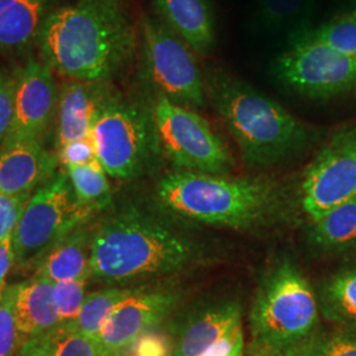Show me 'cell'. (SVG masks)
Instances as JSON below:
<instances>
[{
  "mask_svg": "<svg viewBox=\"0 0 356 356\" xmlns=\"http://www.w3.org/2000/svg\"><path fill=\"white\" fill-rule=\"evenodd\" d=\"M36 42L41 61L76 81L111 82L139 51L123 0H76L54 8Z\"/></svg>",
  "mask_w": 356,
  "mask_h": 356,
  "instance_id": "6da1fadb",
  "label": "cell"
},
{
  "mask_svg": "<svg viewBox=\"0 0 356 356\" xmlns=\"http://www.w3.org/2000/svg\"><path fill=\"white\" fill-rule=\"evenodd\" d=\"M201 256L198 243L160 216L127 207L91 229V279L126 284L182 270Z\"/></svg>",
  "mask_w": 356,
  "mask_h": 356,
  "instance_id": "7a4b0ae2",
  "label": "cell"
},
{
  "mask_svg": "<svg viewBox=\"0 0 356 356\" xmlns=\"http://www.w3.org/2000/svg\"><path fill=\"white\" fill-rule=\"evenodd\" d=\"M204 89L207 99L236 141L245 165H277L310 144V128L280 103L223 69L206 70Z\"/></svg>",
  "mask_w": 356,
  "mask_h": 356,
  "instance_id": "3957f363",
  "label": "cell"
},
{
  "mask_svg": "<svg viewBox=\"0 0 356 356\" xmlns=\"http://www.w3.org/2000/svg\"><path fill=\"white\" fill-rule=\"evenodd\" d=\"M157 198L169 211L210 226L256 229L286 213V193L264 178H229L176 170L160 179Z\"/></svg>",
  "mask_w": 356,
  "mask_h": 356,
  "instance_id": "277c9868",
  "label": "cell"
},
{
  "mask_svg": "<svg viewBox=\"0 0 356 356\" xmlns=\"http://www.w3.org/2000/svg\"><path fill=\"white\" fill-rule=\"evenodd\" d=\"M319 304L304 273L284 259L264 275L250 313L247 356H302L317 337Z\"/></svg>",
  "mask_w": 356,
  "mask_h": 356,
  "instance_id": "5b68a950",
  "label": "cell"
},
{
  "mask_svg": "<svg viewBox=\"0 0 356 356\" xmlns=\"http://www.w3.org/2000/svg\"><path fill=\"white\" fill-rule=\"evenodd\" d=\"M140 78L153 94L191 110L207 102L197 53L160 17L144 16L140 28Z\"/></svg>",
  "mask_w": 356,
  "mask_h": 356,
  "instance_id": "8992f818",
  "label": "cell"
},
{
  "mask_svg": "<svg viewBox=\"0 0 356 356\" xmlns=\"http://www.w3.org/2000/svg\"><path fill=\"white\" fill-rule=\"evenodd\" d=\"M91 216L78 204L66 172H58L31 195L13 231L16 269L35 272L56 244Z\"/></svg>",
  "mask_w": 356,
  "mask_h": 356,
  "instance_id": "52a82bcc",
  "label": "cell"
},
{
  "mask_svg": "<svg viewBox=\"0 0 356 356\" xmlns=\"http://www.w3.org/2000/svg\"><path fill=\"white\" fill-rule=\"evenodd\" d=\"M91 138L97 157L110 177L141 176L159 151L151 110L122 98L116 91L94 120Z\"/></svg>",
  "mask_w": 356,
  "mask_h": 356,
  "instance_id": "ba28073f",
  "label": "cell"
},
{
  "mask_svg": "<svg viewBox=\"0 0 356 356\" xmlns=\"http://www.w3.org/2000/svg\"><path fill=\"white\" fill-rule=\"evenodd\" d=\"M149 110L159 151L177 170L229 173L234 165L229 148L201 115L163 97L153 98Z\"/></svg>",
  "mask_w": 356,
  "mask_h": 356,
  "instance_id": "9c48e42d",
  "label": "cell"
},
{
  "mask_svg": "<svg viewBox=\"0 0 356 356\" xmlns=\"http://www.w3.org/2000/svg\"><path fill=\"white\" fill-rule=\"evenodd\" d=\"M282 86L312 99H327L356 90V58L297 33L273 64Z\"/></svg>",
  "mask_w": 356,
  "mask_h": 356,
  "instance_id": "30bf717a",
  "label": "cell"
},
{
  "mask_svg": "<svg viewBox=\"0 0 356 356\" xmlns=\"http://www.w3.org/2000/svg\"><path fill=\"white\" fill-rule=\"evenodd\" d=\"M355 195L356 124L338 131L307 166L301 204L314 222Z\"/></svg>",
  "mask_w": 356,
  "mask_h": 356,
  "instance_id": "8fae6325",
  "label": "cell"
},
{
  "mask_svg": "<svg viewBox=\"0 0 356 356\" xmlns=\"http://www.w3.org/2000/svg\"><path fill=\"white\" fill-rule=\"evenodd\" d=\"M58 89L51 66L33 56L16 69L15 113L4 147L26 140H40L56 118Z\"/></svg>",
  "mask_w": 356,
  "mask_h": 356,
  "instance_id": "7c38bea8",
  "label": "cell"
},
{
  "mask_svg": "<svg viewBox=\"0 0 356 356\" xmlns=\"http://www.w3.org/2000/svg\"><path fill=\"white\" fill-rule=\"evenodd\" d=\"M181 294L175 289L141 288L110 316L94 338L102 356H123L145 332L152 330L176 307Z\"/></svg>",
  "mask_w": 356,
  "mask_h": 356,
  "instance_id": "4fadbf2b",
  "label": "cell"
},
{
  "mask_svg": "<svg viewBox=\"0 0 356 356\" xmlns=\"http://www.w3.org/2000/svg\"><path fill=\"white\" fill-rule=\"evenodd\" d=\"M111 82L69 79L58 90L56 151L72 141L91 136L98 111L114 94Z\"/></svg>",
  "mask_w": 356,
  "mask_h": 356,
  "instance_id": "5bb4252c",
  "label": "cell"
},
{
  "mask_svg": "<svg viewBox=\"0 0 356 356\" xmlns=\"http://www.w3.org/2000/svg\"><path fill=\"white\" fill-rule=\"evenodd\" d=\"M58 159L40 140L16 143L0 149V193L33 194L57 175Z\"/></svg>",
  "mask_w": 356,
  "mask_h": 356,
  "instance_id": "9a60e30c",
  "label": "cell"
},
{
  "mask_svg": "<svg viewBox=\"0 0 356 356\" xmlns=\"http://www.w3.org/2000/svg\"><path fill=\"white\" fill-rule=\"evenodd\" d=\"M15 322L22 343L60 327L54 282L33 276L16 284Z\"/></svg>",
  "mask_w": 356,
  "mask_h": 356,
  "instance_id": "2e32d148",
  "label": "cell"
},
{
  "mask_svg": "<svg viewBox=\"0 0 356 356\" xmlns=\"http://www.w3.org/2000/svg\"><path fill=\"white\" fill-rule=\"evenodd\" d=\"M242 326V306L235 301L204 309L179 329L172 356H202L223 335Z\"/></svg>",
  "mask_w": 356,
  "mask_h": 356,
  "instance_id": "e0dca14e",
  "label": "cell"
},
{
  "mask_svg": "<svg viewBox=\"0 0 356 356\" xmlns=\"http://www.w3.org/2000/svg\"><path fill=\"white\" fill-rule=\"evenodd\" d=\"M160 19L197 54L213 49L216 19L207 0H154Z\"/></svg>",
  "mask_w": 356,
  "mask_h": 356,
  "instance_id": "ac0fdd59",
  "label": "cell"
},
{
  "mask_svg": "<svg viewBox=\"0 0 356 356\" xmlns=\"http://www.w3.org/2000/svg\"><path fill=\"white\" fill-rule=\"evenodd\" d=\"M57 0H0V53L22 51L38 41Z\"/></svg>",
  "mask_w": 356,
  "mask_h": 356,
  "instance_id": "d6986e66",
  "label": "cell"
},
{
  "mask_svg": "<svg viewBox=\"0 0 356 356\" xmlns=\"http://www.w3.org/2000/svg\"><path fill=\"white\" fill-rule=\"evenodd\" d=\"M91 226L88 223L73 229L41 260L35 276L51 282L70 280H90V245Z\"/></svg>",
  "mask_w": 356,
  "mask_h": 356,
  "instance_id": "ffe728a7",
  "label": "cell"
},
{
  "mask_svg": "<svg viewBox=\"0 0 356 356\" xmlns=\"http://www.w3.org/2000/svg\"><path fill=\"white\" fill-rule=\"evenodd\" d=\"M312 243L321 251L338 254L356 247V195L313 222Z\"/></svg>",
  "mask_w": 356,
  "mask_h": 356,
  "instance_id": "44dd1931",
  "label": "cell"
},
{
  "mask_svg": "<svg viewBox=\"0 0 356 356\" xmlns=\"http://www.w3.org/2000/svg\"><path fill=\"white\" fill-rule=\"evenodd\" d=\"M141 288L113 286L97 292L88 293L83 305L76 318L60 329L83 334L90 338H95L103 327L104 322L122 305L127 298L139 292Z\"/></svg>",
  "mask_w": 356,
  "mask_h": 356,
  "instance_id": "7402d4cb",
  "label": "cell"
},
{
  "mask_svg": "<svg viewBox=\"0 0 356 356\" xmlns=\"http://www.w3.org/2000/svg\"><path fill=\"white\" fill-rule=\"evenodd\" d=\"M318 304L325 318L356 327V267L342 269L325 281Z\"/></svg>",
  "mask_w": 356,
  "mask_h": 356,
  "instance_id": "603a6c76",
  "label": "cell"
},
{
  "mask_svg": "<svg viewBox=\"0 0 356 356\" xmlns=\"http://www.w3.org/2000/svg\"><path fill=\"white\" fill-rule=\"evenodd\" d=\"M65 172L72 182L78 204L91 216L111 204L113 193L108 175L98 160L86 165L67 166Z\"/></svg>",
  "mask_w": 356,
  "mask_h": 356,
  "instance_id": "cb8c5ba5",
  "label": "cell"
},
{
  "mask_svg": "<svg viewBox=\"0 0 356 356\" xmlns=\"http://www.w3.org/2000/svg\"><path fill=\"white\" fill-rule=\"evenodd\" d=\"M300 35L318 40L332 49L356 58V11L343 13L314 29L301 31Z\"/></svg>",
  "mask_w": 356,
  "mask_h": 356,
  "instance_id": "d4e9b609",
  "label": "cell"
},
{
  "mask_svg": "<svg viewBox=\"0 0 356 356\" xmlns=\"http://www.w3.org/2000/svg\"><path fill=\"white\" fill-rule=\"evenodd\" d=\"M309 0H257L254 23L267 32H279L297 24Z\"/></svg>",
  "mask_w": 356,
  "mask_h": 356,
  "instance_id": "484cf974",
  "label": "cell"
},
{
  "mask_svg": "<svg viewBox=\"0 0 356 356\" xmlns=\"http://www.w3.org/2000/svg\"><path fill=\"white\" fill-rule=\"evenodd\" d=\"M16 284L6 286L0 300V356H16L22 341L15 322Z\"/></svg>",
  "mask_w": 356,
  "mask_h": 356,
  "instance_id": "4316f807",
  "label": "cell"
},
{
  "mask_svg": "<svg viewBox=\"0 0 356 356\" xmlns=\"http://www.w3.org/2000/svg\"><path fill=\"white\" fill-rule=\"evenodd\" d=\"M89 280L61 281L54 284L56 302L60 316V326L76 318L88 296Z\"/></svg>",
  "mask_w": 356,
  "mask_h": 356,
  "instance_id": "83f0119b",
  "label": "cell"
},
{
  "mask_svg": "<svg viewBox=\"0 0 356 356\" xmlns=\"http://www.w3.org/2000/svg\"><path fill=\"white\" fill-rule=\"evenodd\" d=\"M302 356H356V331L317 335Z\"/></svg>",
  "mask_w": 356,
  "mask_h": 356,
  "instance_id": "f1b7e54d",
  "label": "cell"
},
{
  "mask_svg": "<svg viewBox=\"0 0 356 356\" xmlns=\"http://www.w3.org/2000/svg\"><path fill=\"white\" fill-rule=\"evenodd\" d=\"M56 356H102L94 338L73 331H53Z\"/></svg>",
  "mask_w": 356,
  "mask_h": 356,
  "instance_id": "f546056e",
  "label": "cell"
},
{
  "mask_svg": "<svg viewBox=\"0 0 356 356\" xmlns=\"http://www.w3.org/2000/svg\"><path fill=\"white\" fill-rule=\"evenodd\" d=\"M16 69L0 67V149L8 138L15 113Z\"/></svg>",
  "mask_w": 356,
  "mask_h": 356,
  "instance_id": "4dcf8cb0",
  "label": "cell"
},
{
  "mask_svg": "<svg viewBox=\"0 0 356 356\" xmlns=\"http://www.w3.org/2000/svg\"><path fill=\"white\" fill-rule=\"evenodd\" d=\"M31 195H7L0 193V241L13 235Z\"/></svg>",
  "mask_w": 356,
  "mask_h": 356,
  "instance_id": "1f68e13d",
  "label": "cell"
},
{
  "mask_svg": "<svg viewBox=\"0 0 356 356\" xmlns=\"http://www.w3.org/2000/svg\"><path fill=\"white\" fill-rule=\"evenodd\" d=\"M56 156L58 159V163H61L64 168L86 165L98 160L97 149L91 136L66 144L63 148L56 151Z\"/></svg>",
  "mask_w": 356,
  "mask_h": 356,
  "instance_id": "d6a6232c",
  "label": "cell"
},
{
  "mask_svg": "<svg viewBox=\"0 0 356 356\" xmlns=\"http://www.w3.org/2000/svg\"><path fill=\"white\" fill-rule=\"evenodd\" d=\"M134 356H172L169 339L160 332L148 331L131 348Z\"/></svg>",
  "mask_w": 356,
  "mask_h": 356,
  "instance_id": "836d02e7",
  "label": "cell"
},
{
  "mask_svg": "<svg viewBox=\"0 0 356 356\" xmlns=\"http://www.w3.org/2000/svg\"><path fill=\"white\" fill-rule=\"evenodd\" d=\"M244 355V335L242 326L235 327L216 341L202 356Z\"/></svg>",
  "mask_w": 356,
  "mask_h": 356,
  "instance_id": "e575fe53",
  "label": "cell"
},
{
  "mask_svg": "<svg viewBox=\"0 0 356 356\" xmlns=\"http://www.w3.org/2000/svg\"><path fill=\"white\" fill-rule=\"evenodd\" d=\"M16 356H56L53 332L23 342Z\"/></svg>",
  "mask_w": 356,
  "mask_h": 356,
  "instance_id": "d590c367",
  "label": "cell"
},
{
  "mask_svg": "<svg viewBox=\"0 0 356 356\" xmlns=\"http://www.w3.org/2000/svg\"><path fill=\"white\" fill-rule=\"evenodd\" d=\"M15 266V252H13V234L0 241V296L6 289V280Z\"/></svg>",
  "mask_w": 356,
  "mask_h": 356,
  "instance_id": "8d00e7d4",
  "label": "cell"
},
{
  "mask_svg": "<svg viewBox=\"0 0 356 356\" xmlns=\"http://www.w3.org/2000/svg\"><path fill=\"white\" fill-rule=\"evenodd\" d=\"M236 356H243V355H236Z\"/></svg>",
  "mask_w": 356,
  "mask_h": 356,
  "instance_id": "74e56055",
  "label": "cell"
},
{
  "mask_svg": "<svg viewBox=\"0 0 356 356\" xmlns=\"http://www.w3.org/2000/svg\"><path fill=\"white\" fill-rule=\"evenodd\" d=\"M0 300H1V297H0Z\"/></svg>",
  "mask_w": 356,
  "mask_h": 356,
  "instance_id": "f35d334b",
  "label": "cell"
},
{
  "mask_svg": "<svg viewBox=\"0 0 356 356\" xmlns=\"http://www.w3.org/2000/svg\"><path fill=\"white\" fill-rule=\"evenodd\" d=\"M0 297H1V296H0Z\"/></svg>",
  "mask_w": 356,
  "mask_h": 356,
  "instance_id": "ab89813d",
  "label": "cell"
}]
</instances>
